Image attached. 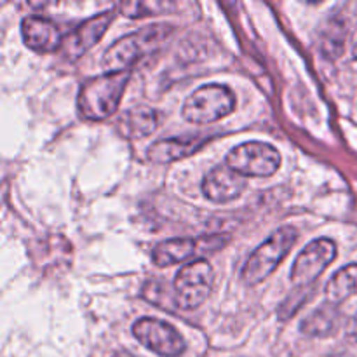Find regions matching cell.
Wrapping results in <instances>:
<instances>
[{"instance_id":"obj_2","label":"cell","mask_w":357,"mask_h":357,"mask_svg":"<svg viewBox=\"0 0 357 357\" xmlns=\"http://www.w3.org/2000/svg\"><path fill=\"white\" fill-rule=\"evenodd\" d=\"M173 26L171 24H150V26L136 30L126 37L119 38L115 44H112L107 49L103 56L105 73H117V72H129L132 65L145 58L149 52L155 51L164 40L171 35Z\"/></svg>"},{"instance_id":"obj_13","label":"cell","mask_w":357,"mask_h":357,"mask_svg":"<svg viewBox=\"0 0 357 357\" xmlns=\"http://www.w3.org/2000/svg\"><path fill=\"white\" fill-rule=\"evenodd\" d=\"M160 119H162V115L155 108L138 105V107L129 108L121 115L117 128L122 132V136H126L128 139H142L152 135L159 128Z\"/></svg>"},{"instance_id":"obj_19","label":"cell","mask_w":357,"mask_h":357,"mask_svg":"<svg viewBox=\"0 0 357 357\" xmlns=\"http://www.w3.org/2000/svg\"><path fill=\"white\" fill-rule=\"evenodd\" d=\"M347 338L351 342H354V344H357V314L354 317L351 319V323H349L347 326Z\"/></svg>"},{"instance_id":"obj_7","label":"cell","mask_w":357,"mask_h":357,"mask_svg":"<svg viewBox=\"0 0 357 357\" xmlns=\"http://www.w3.org/2000/svg\"><path fill=\"white\" fill-rule=\"evenodd\" d=\"M136 340L160 357H180L185 352V340L174 326L153 317H143L132 324Z\"/></svg>"},{"instance_id":"obj_5","label":"cell","mask_w":357,"mask_h":357,"mask_svg":"<svg viewBox=\"0 0 357 357\" xmlns=\"http://www.w3.org/2000/svg\"><path fill=\"white\" fill-rule=\"evenodd\" d=\"M215 272L204 258L190 261L181 267L174 278V303L181 310H195L208 300L213 288Z\"/></svg>"},{"instance_id":"obj_9","label":"cell","mask_w":357,"mask_h":357,"mask_svg":"<svg viewBox=\"0 0 357 357\" xmlns=\"http://www.w3.org/2000/svg\"><path fill=\"white\" fill-rule=\"evenodd\" d=\"M115 17V10L108 9L105 13L96 14V16L89 17L84 23H80L75 30L70 35H66L65 40H63V54L68 61H77V59L82 58L89 49L94 47L96 42L101 40V37L105 35L107 28L110 26V23Z\"/></svg>"},{"instance_id":"obj_14","label":"cell","mask_w":357,"mask_h":357,"mask_svg":"<svg viewBox=\"0 0 357 357\" xmlns=\"http://www.w3.org/2000/svg\"><path fill=\"white\" fill-rule=\"evenodd\" d=\"M199 246H201L199 241L188 239V237L162 241L153 248L152 260L157 267H171V265L180 264L199 253Z\"/></svg>"},{"instance_id":"obj_12","label":"cell","mask_w":357,"mask_h":357,"mask_svg":"<svg viewBox=\"0 0 357 357\" xmlns=\"http://www.w3.org/2000/svg\"><path fill=\"white\" fill-rule=\"evenodd\" d=\"M209 136H176V138H162L152 143L146 150V157L153 164H171L176 160L194 155L209 142Z\"/></svg>"},{"instance_id":"obj_15","label":"cell","mask_w":357,"mask_h":357,"mask_svg":"<svg viewBox=\"0 0 357 357\" xmlns=\"http://www.w3.org/2000/svg\"><path fill=\"white\" fill-rule=\"evenodd\" d=\"M338 319H340V312H338L337 305L326 303V305L316 309L310 316H307L302 321L300 331L314 338L330 337L338 328Z\"/></svg>"},{"instance_id":"obj_16","label":"cell","mask_w":357,"mask_h":357,"mask_svg":"<svg viewBox=\"0 0 357 357\" xmlns=\"http://www.w3.org/2000/svg\"><path fill=\"white\" fill-rule=\"evenodd\" d=\"M326 300L330 305H340L342 302L349 298V296L357 293V264H351L342 267L333 278L328 281L326 288Z\"/></svg>"},{"instance_id":"obj_20","label":"cell","mask_w":357,"mask_h":357,"mask_svg":"<svg viewBox=\"0 0 357 357\" xmlns=\"http://www.w3.org/2000/svg\"><path fill=\"white\" fill-rule=\"evenodd\" d=\"M352 56H354V59H356V61H357V42H356L354 49H352Z\"/></svg>"},{"instance_id":"obj_11","label":"cell","mask_w":357,"mask_h":357,"mask_svg":"<svg viewBox=\"0 0 357 357\" xmlns=\"http://www.w3.org/2000/svg\"><path fill=\"white\" fill-rule=\"evenodd\" d=\"M21 37L28 49L35 52H54L63 47L61 30L54 21L42 16H28L21 21Z\"/></svg>"},{"instance_id":"obj_10","label":"cell","mask_w":357,"mask_h":357,"mask_svg":"<svg viewBox=\"0 0 357 357\" xmlns=\"http://www.w3.org/2000/svg\"><path fill=\"white\" fill-rule=\"evenodd\" d=\"M248 188V178L241 176L229 166H216L204 176L201 190L206 199L215 204L236 201Z\"/></svg>"},{"instance_id":"obj_1","label":"cell","mask_w":357,"mask_h":357,"mask_svg":"<svg viewBox=\"0 0 357 357\" xmlns=\"http://www.w3.org/2000/svg\"><path fill=\"white\" fill-rule=\"evenodd\" d=\"M131 72L103 73L82 82L77 98L80 117L86 121H105L117 112Z\"/></svg>"},{"instance_id":"obj_3","label":"cell","mask_w":357,"mask_h":357,"mask_svg":"<svg viewBox=\"0 0 357 357\" xmlns=\"http://www.w3.org/2000/svg\"><path fill=\"white\" fill-rule=\"evenodd\" d=\"M298 230L291 225H284L275 230L265 243H261L257 250L251 253L243 267L241 278L246 286L261 284L278 265L288 257L289 250L295 246Z\"/></svg>"},{"instance_id":"obj_17","label":"cell","mask_w":357,"mask_h":357,"mask_svg":"<svg viewBox=\"0 0 357 357\" xmlns=\"http://www.w3.org/2000/svg\"><path fill=\"white\" fill-rule=\"evenodd\" d=\"M174 7V3L169 2H126L119 6V9L122 10V14L128 17H146V16H157V14H162L166 10H171Z\"/></svg>"},{"instance_id":"obj_18","label":"cell","mask_w":357,"mask_h":357,"mask_svg":"<svg viewBox=\"0 0 357 357\" xmlns=\"http://www.w3.org/2000/svg\"><path fill=\"white\" fill-rule=\"evenodd\" d=\"M307 293H309V289L300 288L296 289V291H293L291 295L282 302V305L279 307V316H281L282 321L289 319V317L295 316V314L298 312L300 307L309 300V295H307Z\"/></svg>"},{"instance_id":"obj_4","label":"cell","mask_w":357,"mask_h":357,"mask_svg":"<svg viewBox=\"0 0 357 357\" xmlns=\"http://www.w3.org/2000/svg\"><path fill=\"white\" fill-rule=\"evenodd\" d=\"M236 110V94L222 84H206L190 94L181 107V117L192 124H213Z\"/></svg>"},{"instance_id":"obj_21","label":"cell","mask_w":357,"mask_h":357,"mask_svg":"<svg viewBox=\"0 0 357 357\" xmlns=\"http://www.w3.org/2000/svg\"><path fill=\"white\" fill-rule=\"evenodd\" d=\"M121 357H124V356H121Z\"/></svg>"},{"instance_id":"obj_8","label":"cell","mask_w":357,"mask_h":357,"mask_svg":"<svg viewBox=\"0 0 357 357\" xmlns=\"http://www.w3.org/2000/svg\"><path fill=\"white\" fill-rule=\"evenodd\" d=\"M337 258V244L331 239H316L307 244L296 257L291 268V282L298 288H309Z\"/></svg>"},{"instance_id":"obj_6","label":"cell","mask_w":357,"mask_h":357,"mask_svg":"<svg viewBox=\"0 0 357 357\" xmlns=\"http://www.w3.org/2000/svg\"><path fill=\"white\" fill-rule=\"evenodd\" d=\"M225 166L244 178H267L281 166V153L271 143L248 142L230 150Z\"/></svg>"}]
</instances>
